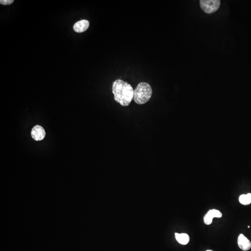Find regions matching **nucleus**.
<instances>
[{"instance_id":"nucleus-4","label":"nucleus","mask_w":251,"mask_h":251,"mask_svg":"<svg viewBox=\"0 0 251 251\" xmlns=\"http://www.w3.org/2000/svg\"><path fill=\"white\" fill-rule=\"evenodd\" d=\"M46 132L42 127L37 125L32 128L31 136L33 139L37 141H40L45 138Z\"/></svg>"},{"instance_id":"nucleus-13","label":"nucleus","mask_w":251,"mask_h":251,"mask_svg":"<svg viewBox=\"0 0 251 251\" xmlns=\"http://www.w3.org/2000/svg\"><path fill=\"white\" fill-rule=\"evenodd\" d=\"M248 228H250V226H248Z\"/></svg>"},{"instance_id":"nucleus-9","label":"nucleus","mask_w":251,"mask_h":251,"mask_svg":"<svg viewBox=\"0 0 251 251\" xmlns=\"http://www.w3.org/2000/svg\"><path fill=\"white\" fill-rule=\"evenodd\" d=\"M207 214L213 219L214 218H221L222 216V214L220 213V211L214 209L209 210Z\"/></svg>"},{"instance_id":"nucleus-7","label":"nucleus","mask_w":251,"mask_h":251,"mask_svg":"<svg viewBox=\"0 0 251 251\" xmlns=\"http://www.w3.org/2000/svg\"><path fill=\"white\" fill-rule=\"evenodd\" d=\"M175 235L177 241L180 244L186 245L189 242V236L187 233H175Z\"/></svg>"},{"instance_id":"nucleus-8","label":"nucleus","mask_w":251,"mask_h":251,"mask_svg":"<svg viewBox=\"0 0 251 251\" xmlns=\"http://www.w3.org/2000/svg\"><path fill=\"white\" fill-rule=\"evenodd\" d=\"M239 201L244 205H248L251 203V193L242 194L239 197Z\"/></svg>"},{"instance_id":"nucleus-6","label":"nucleus","mask_w":251,"mask_h":251,"mask_svg":"<svg viewBox=\"0 0 251 251\" xmlns=\"http://www.w3.org/2000/svg\"><path fill=\"white\" fill-rule=\"evenodd\" d=\"M89 26V22L87 20H82L78 21L74 25V30L77 33L85 32Z\"/></svg>"},{"instance_id":"nucleus-3","label":"nucleus","mask_w":251,"mask_h":251,"mask_svg":"<svg viewBox=\"0 0 251 251\" xmlns=\"http://www.w3.org/2000/svg\"><path fill=\"white\" fill-rule=\"evenodd\" d=\"M220 5L219 0H201L200 6L202 10L207 14H212L217 11Z\"/></svg>"},{"instance_id":"nucleus-2","label":"nucleus","mask_w":251,"mask_h":251,"mask_svg":"<svg viewBox=\"0 0 251 251\" xmlns=\"http://www.w3.org/2000/svg\"><path fill=\"white\" fill-rule=\"evenodd\" d=\"M152 93V89L149 83L140 82L134 90L133 99L137 104H144L150 100Z\"/></svg>"},{"instance_id":"nucleus-11","label":"nucleus","mask_w":251,"mask_h":251,"mask_svg":"<svg viewBox=\"0 0 251 251\" xmlns=\"http://www.w3.org/2000/svg\"><path fill=\"white\" fill-rule=\"evenodd\" d=\"M13 0H1L0 3L3 5H8L13 3Z\"/></svg>"},{"instance_id":"nucleus-12","label":"nucleus","mask_w":251,"mask_h":251,"mask_svg":"<svg viewBox=\"0 0 251 251\" xmlns=\"http://www.w3.org/2000/svg\"><path fill=\"white\" fill-rule=\"evenodd\" d=\"M206 251H212V250H206Z\"/></svg>"},{"instance_id":"nucleus-10","label":"nucleus","mask_w":251,"mask_h":251,"mask_svg":"<svg viewBox=\"0 0 251 251\" xmlns=\"http://www.w3.org/2000/svg\"><path fill=\"white\" fill-rule=\"evenodd\" d=\"M213 219L208 214H206L204 217V221L206 225H210L212 223Z\"/></svg>"},{"instance_id":"nucleus-5","label":"nucleus","mask_w":251,"mask_h":251,"mask_svg":"<svg viewBox=\"0 0 251 251\" xmlns=\"http://www.w3.org/2000/svg\"><path fill=\"white\" fill-rule=\"evenodd\" d=\"M238 244L239 247L243 251H248L251 248V242L243 234H240L238 237Z\"/></svg>"},{"instance_id":"nucleus-1","label":"nucleus","mask_w":251,"mask_h":251,"mask_svg":"<svg viewBox=\"0 0 251 251\" xmlns=\"http://www.w3.org/2000/svg\"><path fill=\"white\" fill-rule=\"evenodd\" d=\"M112 92L115 101L123 106H128L134 99V90L132 86L122 80H116L113 82Z\"/></svg>"}]
</instances>
